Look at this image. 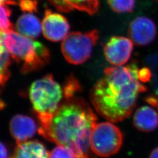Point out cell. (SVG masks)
<instances>
[{
    "mask_svg": "<svg viewBox=\"0 0 158 158\" xmlns=\"http://www.w3.org/2000/svg\"><path fill=\"white\" fill-rule=\"evenodd\" d=\"M11 158H49L45 145L38 141L17 143Z\"/></svg>",
    "mask_w": 158,
    "mask_h": 158,
    "instance_id": "obj_13",
    "label": "cell"
},
{
    "mask_svg": "<svg viewBox=\"0 0 158 158\" xmlns=\"http://www.w3.org/2000/svg\"><path fill=\"white\" fill-rule=\"evenodd\" d=\"M123 135L118 128L109 122L97 124L91 136V148L99 156L109 157L121 149Z\"/></svg>",
    "mask_w": 158,
    "mask_h": 158,
    "instance_id": "obj_6",
    "label": "cell"
},
{
    "mask_svg": "<svg viewBox=\"0 0 158 158\" xmlns=\"http://www.w3.org/2000/svg\"><path fill=\"white\" fill-rule=\"evenodd\" d=\"M62 94V89L52 74L35 81L31 85L29 98L40 121L39 131L50 124L60 104Z\"/></svg>",
    "mask_w": 158,
    "mask_h": 158,
    "instance_id": "obj_4",
    "label": "cell"
},
{
    "mask_svg": "<svg viewBox=\"0 0 158 158\" xmlns=\"http://www.w3.org/2000/svg\"><path fill=\"white\" fill-rule=\"evenodd\" d=\"M11 14L10 9L6 4H1L0 14V29L1 32L6 33L14 31V26L10 20V17Z\"/></svg>",
    "mask_w": 158,
    "mask_h": 158,
    "instance_id": "obj_17",
    "label": "cell"
},
{
    "mask_svg": "<svg viewBox=\"0 0 158 158\" xmlns=\"http://www.w3.org/2000/svg\"><path fill=\"white\" fill-rule=\"evenodd\" d=\"M1 158H9L8 150L3 143H1Z\"/></svg>",
    "mask_w": 158,
    "mask_h": 158,
    "instance_id": "obj_22",
    "label": "cell"
},
{
    "mask_svg": "<svg viewBox=\"0 0 158 158\" xmlns=\"http://www.w3.org/2000/svg\"><path fill=\"white\" fill-rule=\"evenodd\" d=\"M133 42L124 36H113L104 48L108 62L115 66H121L127 62L133 51Z\"/></svg>",
    "mask_w": 158,
    "mask_h": 158,
    "instance_id": "obj_7",
    "label": "cell"
},
{
    "mask_svg": "<svg viewBox=\"0 0 158 158\" xmlns=\"http://www.w3.org/2000/svg\"><path fill=\"white\" fill-rule=\"evenodd\" d=\"M1 41V40H0ZM1 85L4 86L10 77L9 67L11 63L10 53L6 48L4 43L1 41Z\"/></svg>",
    "mask_w": 158,
    "mask_h": 158,
    "instance_id": "obj_15",
    "label": "cell"
},
{
    "mask_svg": "<svg viewBox=\"0 0 158 158\" xmlns=\"http://www.w3.org/2000/svg\"><path fill=\"white\" fill-rule=\"evenodd\" d=\"M139 78L142 83H145L148 81L151 76V73L149 69L147 68H143L140 69L139 71Z\"/></svg>",
    "mask_w": 158,
    "mask_h": 158,
    "instance_id": "obj_20",
    "label": "cell"
},
{
    "mask_svg": "<svg viewBox=\"0 0 158 158\" xmlns=\"http://www.w3.org/2000/svg\"><path fill=\"white\" fill-rule=\"evenodd\" d=\"M15 28L18 34L33 39L40 35L42 25L40 19L35 15L32 14H24L19 17Z\"/></svg>",
    "mask_w": 158,
    "mask_h": 158,
    "instance_id": "obj_14",
    "label": "cell"
},
{
    "mask_svg": "<svg viewBox=\"0 0 158 158\" xmlns=\"http://www.w3.org/2000/svg\"><path fill=\"white\" fill-rule=\"evenodd\" d=\"M50 124L39 131L46 139L70 149L75 158H96L91 136L97 121L96 114L82 98L65 97Z\"/></svg>",
    "mask_w": 158,
    "mask_h": 158,
    "instance_id": "obj_2",
    "label": "cell"
},
{
    "mask_svg": "<svg viewBox=\"0 0 158 158\" xmlns=\"http://www.w3.org/2000/svg\"><path fill=\"white\" fill-rule=\"evenodd\" d=\"M42 29L46 39L56 42L66 38L70 26L65 17L46 8L42 23Z\"/></svg>",
    "mask_w": 158,
    "mask_h": 158,
    "instance_id": "obj_9",
    "label": "cell"
},
{
    "mask_svg": "<svg viewBox=\"0 0 158 158\" xmlns=\"http://www.w3.org/2000/svg\"><path fill=\"white\" fill-rule=\"evenodd\" d=\"M36 125L33 119L21 114L14 116L10 123V133L17 143L27 141L35 134Z\"/></svg>",
    "mask_w": 158,
    "mask_h": 158,
    "instance_id": "obj_10",
    "label": "cell"
},
{
    "mask_svg": "<svg viewBox=\"0 0 158 158\" xmlns=\"http://www.w3.org/2000/svg\"><path fill=\"white\" fill-rule=\"evenodd\" d=\"M1 4L6 5H16L17 3L14 0H0Z\"/></svg>",
    "mask_w": 158,
    "mask_h": 158,
    "instance_id": "obj_23",
    "label": "cell"
},
{
    "mask_svg": "<svg viewBox=\"0 0 158 158\" xmlns=\"http://www.w3.org/2000/svg\"><path fill=\"white\" fill-rule=\"evenodd\" d=\"M130 40L139 46L151 44L155 40L157 29L152 20L147 17H138L130 23L128 31Z\"/></svg>",
    "mask_w": 158,
    "mask_h": 158,
    "instance_id": "obj_8",
    "label": "cell"
},
{
    "mask_svg": "<svg viewBox=\"0 0 158 158\" xmlns=\"http://www.w3.org/2000/svg\"><path fill=\"white\" fill-rule=\"evenodd\" d=\"M133 122L136 128L140 131H153L158 127V114L151 107L142 106L136 110Z\"/></svg>",
    "mask_w": 158,
    "mask_h": 158,
    "instance_id": "obj_11",
    "label": "cell"
},
{
    "mask_svg": "<svg viewBox=\"0 0 158 158\" xmlns=\"http://www.w3.org/2000/svg\"><path fill=\"white\" fill-rule=\"evenodd\" d=\"M108 3L114 11L131 12L135 6V0H108Z\"/></svg>",
    "mask_w": 158,
    "mask_h": 158,
    "instance_id": "obj_16",
    "label": "cell"
},
{
    "mask_svg": "<svg viewBox=\"0 0 158 158\" xmlns=\"http://www.w3.org/2000/svg\"><path fill=\"white\" fill-rule=\"evenodd\" d=\"M19 6L23 11H37L38 1L37 0H19Z\"/></svg>",
    "mask_w": 158,
    "mask_h": 158,
    "instance_id": "obj_19",
    "label": "cell"
},
{
    "mask_svg": "<svg viewBox=\"0 0 158 158\" xmlns=\"http://www.w3.org/2000/svg\"><path fill=\"white\" fill-rule=\"evenodd\" d=\"M99 38L98 31L94 29L87 32H73L63 40L61 49L68 62L80 64L90 57L92 50Z\"/></svg>",
    "mask_w": 158,
    "mask_h": 158,
    "instance_id": "obj_5",
    "label": "cell"
},
{
    "mask_svg": "<svg viewBox=\"0 0 158 158\" xmlns=\"http://www.w3.org/2000/svg\"><path fill=\"white\" fill-rule=\"evenodd\" d=\"M49 1L57 10L63 12L77 10L93 15L98 11L99 7V0H49Z\"/></svg>",
    "mask_w": 158,
    "mask_h": 158,
    "instance_id": "obj_12",
    "label": "cell"
},
{
    "mask_svg": "<svg viewBox=\"0 0 158 158\" xmlns=\"http://www.w3.org/2000/svg\"><path fill=\"white\" fill-rule=\"evenodd\" d=\"M1 41L18 63H21L23 74L37 71L46 66L50 60V52L39 42L11 31L1 32Z\"/></svg>",
    "mask_w": 158,
    "mask_h": 158,
    "instance_id": "obj_3",
    "label": "cell"
},
{
    "mask_svg": "<svg viewBox=\"0 0 158 158\" xmlns=\"http://www.w3.org/2000/svg\"><path fill=\"white\" fill-rule=\"evenodd\" d=\"M135 63L126 66L108 67L93 86L90 100L96 111L110 122L118 123L134 111L139 95L147 91L139 78Z\"/></svg>",
    "mask_w": 158,
    "mask_h": 158,
    "instance_id": "obj_1",
    "label": "cell"
},
{
    "mask_svg": "<svg viewBox=\"0 0 158 158\" xmlns=\"http://www.w3.org/2000/svg\"><path fill=\"white\" fill-rule=\"evenodd\" d=\"M149 158H158V147L153 150L150 154Z\"/></svg>",
    "mask_w": 158,
    "mask_h": 158,
    "instance_id": "obj_24",
    "label": "cell"
},
{
    "mask_svg": "<svg viewBox=\"0 0 158 158\" xmlns=\"http://www.w3.org/2000/svg\"><path fill=\"white\" fill-rule=\"evenodd\" d=\"M49 158H75V156L70 149L58 145L49 153Z\"/></svg>",
    "mask_w": 158,
    "mask_h": 158,
    "instance_id": "obj_18",
    "label": "cell"
},
{
    "mask_svg": "<svg viewBox=\"0 0 158 158\" xmlns=\"http://www.w3.org/2000/svg\"><path fill=\"white\" fill-rule=\"evenodd\" d=\"M145 100L147 103L155 108L158 113V97L153 96H148Z\"/></svg>",
    "mask_w": 158,
    "mask_h": 158,
    "instance_id": "obj_21",
    "label": "cell"
}]
</instances>
